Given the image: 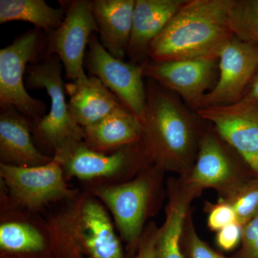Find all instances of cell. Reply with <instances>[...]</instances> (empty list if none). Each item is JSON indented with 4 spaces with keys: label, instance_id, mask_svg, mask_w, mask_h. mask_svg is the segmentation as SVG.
Here are the masks:
<instances>
[{
    "label": "cell",
    "instance_id": "1",
    "mask_svg": "<svg viewBox=\"0 0 258 258\" xmlns=\"http://www.w3.org/2000/svg\"><path fill=\"white\" fill-rule=\"evenodd\" d=\"M141 144L149 164L184 178L198 157L205 122L174 93L148 79Z\"/></svg>",
    "mask_w": 258,
    "mask_h": 258
},
{
    "label": "cell",
    "instance_id": "2",
    "mask_svg": "<svg viewBox=\"0 0 258 258\" xmlns=\"http://www.w3.org/2000/svg\"><path fill=\"white\" fill-rule=\"evenodd\" d=\"M233 0H186L152 42L149 59L166 62L218 59L233 36L229 14Z\"/></svg>",
    "mask_w": 258,
    "mask_h": 258
},
{
    "label": "cell",
    "instance_id": "3",
    "mask_svg": "<svg viewBox=\"0 0 258 258\" xmlns=\"http://www.w3.org/2000/svg\"><path fill=\"white\" fill-rule=\"evenodd\" d=\"M61 235L52 240L57 258H124L121 244L104 209L84 200L60 222Z\"/></svg>",
    "mask_w": 258,
    "mask_h": 258
},
{
    "label": "cell",
    "instance_id": "4",
    "mask_svg": "<svg viewBox=\"0 0 258 258\" xmlns=\"http://www.w3.org/2000/svg\"><path fill=\"white\" fill-rule=\"evenodd\" d=\"M62 67L57 55H47L41 62L28 64L25 79L29 88L45 90L50 97V111L35 123V129L37 137L55 153L76 142H83L85 136L82 127L70 113Z\"/></svg>",
    "mask_w": 258,
    "mask_h": 258
},
{
    "label": "cell",
    "instance_id": "5",
    "mask_svg": "<svg viewBox=\"0 0 258 258\" xmlns=\"http://www.w3.org/2000/svg\"><path fill=\"white\" fill-rule=\"evenodd\" d=\"M247 170L252 171L235 149L205 122L195 165L189 175L181 178L200 195L204 189H212L219 199L226 200L252 179L247 176Z\"/></svg>",
    "mask_w": 258,
    "mask_h": 258
},
{
    "label": "cell",
    "instance_id": "6",
    "mask_svg": "<svg viewBox=\"0 0 258 258\" xmlns=\"http://www.w3.org/2000/svg\"><path fill=\"white\" fill-rule=\"evenodd\" d=\"M45 43L42 31L35 28L19 35L13 43L0 50L1 108L13 107L35 124L45 116L46 105L27 92L24 74L28 63L37 62Z\"/></svg>",
    "mask_w": 258,
    "mask_h": 258
},
{
    "label": "cell",
    "instance_id": "7",
    "mask_svg": "<svg viewBox=\"0 0 258 258\" xmlns=\"http://www.w3.org/2000/svg\"><path fill=\"white\" fill-rule=\"evenodd\" d=\"M164 173L152 165L129 182L97 189V195L113 213L120 235L130 246L138 245L152 204L160 193Z\"/></svg>",
    "mask_w": 258,
    "mask_h": 258
},
{
    "label": "cell",
    "instance_id": "8",
    "mask_svg": "<svg viewBox=\"0 0 258 258\" xmlns=\"http://www.w3.org/2000/svg\"><path fill=\"white\" fill-rule=\"evenodd\" d=\"M93 32H99L91 1L74 0L68 5L60 27L47 35L45 50L55 55L63 66L66 76L72 82L88 79L83 66L85 51Z\"/></svg>",
    "mask_w": 258,
    "mask_h": 258
},
{
    "label": "cell",
    "instance_id": "9",
    "mask_svg": "<svg viewBox=\"0 0 258 258\" xmlns=\"http://www.w3.org/2000/svg\"><path fill=\"white\" fill-rule=\"evenodd\" d=\"M84 64L139 120L143 121L147 108V88L142 66L125 62L111 55L96 35L88 42Z\"/></svg>",
    "mask_w": 258,
    "mask_h": 258
},
{
    "label": "cell",
    "instance_id": "10",
    "mask_svg": "<svg viewBox=\"0 0 258 258\" xmlns=\"http://www.w3.org/2000/svg\"><path fill=\"white\" fill-rule=\"evenodd\" d=\"M217 69V81L199 109L229 106L242 99L258 71V47L233 35L219 53Z\"/></svg>",
    "mask_w": 258,
    "mask_h": 258
},
{
    "label": "cell",
    "instance_id": "11",
    "mask_svg": "<svg viewBox=\"0 0 258 258\" xmlns=\"http://www.w3.org/2000/svg\"><path fill=\"white\" fill-rule=\"evenodd\" d=\"M218 59L202 58L154 62L142 66L144 77L152 80L179 97L196 112L214 86Z\"/></svg>",
    "mask_w": 258,
    "mask_h": 258
},
{
    "label": "cell",
    "instance_id": "12",
    "mask_svg": "<svg viewBox=\"0 0 258 258\" xmlns=\"http://www.w3.org/2000/svg\"><path fill=\"white\" fill-rule=\"evenodd\" d=\"M195 113L213 127L258 176V101L241 100L229 106L200 108Z\"/></svg>",
    "mask_w": 258,
    "mask_h": 258
},
{
    "label": "cell",
    "instance_id": "13",
    "mask_svg": "<svg viewBox=\"0 0 258 258\" xmlns=\"http://www.w3.org/2000/svg\"><path fill=\"white\" fill-rule=\"evenodd\" d=\"M54 159L69 175L81 179L106 177L128 167L140 168L150 164L140 142L106 154L90 149L83 141L55 152Z\"/></svg>",
    "mask_w": 258,
    "mask_h": 258
},
{
    "label": "cell",
    "instance_id": "14",
    "mask_svg": "<svg viewBox=\"0 0 258 258\" xmlns=\"http://www.w3.org/2000/svg\"><path fill=\"white\" fill-rule=\"evenodd\" d=\"M0 175L15 200L28 208H37L71 194L60 164L54 158L48 164L29 167L1 163Z\"/></svg>",
    "mask_w": 258,
    "mask_h": 258
},
{
    "label": "cell",
    "instance_id": "15",
    "mask_svg": "<svg viewBox=\"0 0 258 258\" xmlns=\"http://www.w3.org/2000/svg\"><path fill=\"white\" fill-rule=\"evenodd\" d=\"M186 0H136L127 55L142 66L149 60V49Z\"/></svg>",
    "mask_w": 258,
    "mask_h": 258
},
{
    "label": "cell",
    "instance_id": "16",
    "mask_svg": "<svg viewBox=\"0 0 258 258\" xmlns=\"http://www.w3.org/2000/svg\"><path fill=\"white\" fill-rule=\"evenodd\" d=\"M166 217L159 227L156 244L157 258H185L182 236L191 205L200 194L184 182L180 176L168 179Z\"/></svg>",
    "mask_w": 258,
    "mask_h": 258
},
{
    "label": "cell",
    "instance_id": "17",
    "mask_svg": "<svg viewBox=\"0 0 258 258\" xmlns=\"http://www.w3.org/2000/svg\"><path fill=\"white\" fill-rule=\"evenodd\" d=\"M31 123L13 107L1 108L0 158L3 164L29 167L52 161L53 159L42 154L34 144Z\"/></svg>",
    "mask_w": 258,
    "mask_h": 258
},
{
    "label": "cell",
    "instance_id": "18",
    "mask_svg": "<svg viewBox=\"0 0 258 258\" xmlns=\"http://www.w3.org/2000/svg\"><path fill=\"white\" fill-rule=\"evenodd\" d=\"M136 0H94L92 10L100 42L111 55L123 60L132 30Z\"/></svg>",
    "mask_w": 258,
    "mask_h": 258
},
{
    "label": "cell",
    "instance_id": "19",
    "mask_svg": "<svg viewBox=\"0 0 258 258\" xmlns=\"http://www.w3.org/2000/svg\"><path fill=\"white\" fill-rule=\"evenodd\" d=\"M70 113L83 128L98 123L123 105L96 76L66 84Z\"/></svg>",
    "mask_w": 258,
    "mask_h": 258
},
{
    "label": "cell",
    "instance_id": "20",
    "mask_svg": "<svg viewBox=\"0 0 258 258\" xmlns=\"http://www.w3.org/2000/svg\"><path fill=\"white\" fill-rule=\"evenodd\" d=\"M83 130L86 145L96 152H103L138 143L142 139V123L121 105L98 123Z\"/></svg>",
    "mask_w": 258,
    "mask_h": 258
},
{
    "label": "cell",
    "instance_id": "21",
    "mask_svg": "<svg viewBox=\"0 0 258 258\" xmlns=\"http://www.w3.org/2000/svg\"><path fill=\"white\" fill-rule=\"evenodd\" d=\"M64 8H54L45 0H0V24L23 21L42 32L53 31L66 16Z\"/></svg>",
    "mask_w": 258,
    "mask_h": 258
},
{
    "label": "cell",
    "instance_id": "22",
    "mask_svg": "<svg viewBox=\"0 0 258 258\" xmlns=\"http://www.w3.org/2000/svg\"><path fill=\"white\" fill-rule=\"evenodd\" d=\"M43 236L37 229L22 222L0 226V247L8 253H37L45 249Z\"/></svg>",
    "mask_w": 258,
    "mask_h": 258
},
{
    "label": "cell",
    "instance_id": "23",
    "mask_svg": "<svg viewBox=\"0 0 258 258\" xmlns=\"http://www.w3.org/2000/svg\"><path fill=\"white\" fill-rule=\"evenodd\" d=\"M229 23L234 36L258 47V0H233Z\"/></svg>",
    "mask_w": 258,
    "mask_h": 258
},
{
    "label": "cell",
    "instance_id": "24",
    "mask_svg": "<svg viewBox=\"0 0 258 258\" xmlns=\"http://www.w3.org/2000/svg\"><path fill=\"white\" fill-rule=\"evenodd\" d=\"M225 201L235 210L237 222L243 226L258 212V176L250 179Z\"/></svg>",
    "mask_w": 258,
    "mask_h": 258
},
{
    "label": "cell",
    "instance_id": "25",
    "mask_svg": "<svg viewBox=\"0 0 258 258\" xmlns=\"http://www.w3.org/2000/svg\"><path fill=\"white\" fill-rule=\"evenodd\" d=\"M182 249L185 258H227L210 247L198 235L194 223L192 209L185 222Z\"/></svg>",
    "mask_w": 258,
    "mask_h": 258
},
{
    "label": "cell",
    "instance_id": "26",
    "mask_svg": "<svg viewBox=\"0 0 258 258\" xmlns=\"http://www.w3.org/2000/svg\"><path fill=\"white\" fill-rule=\"evenodd\" d=\"M205 210L208 214L207 223L209 229L213 232H218L226 226L237 222L233 208L222 199H219L216 203L207 202Z\"/></svg>",
    "mask_w": 258,
    "mask_h": 258
},
{
    "label": "cell",
    "instance_id": "27",
    "mask_svg": "<svg viewBox=\"0 0 258 258\" xmlns=\"http://www.w3.org/2000/svg\"><path fill=\"white\" fill-rule=\"evenodd\" d=\"M242 226L240 224H231L217 232V247L224 251L233 250L242 242Z\"/></svg>",
    "mask_w": 258,
    "mask_h": 258
},
{
    "label": "cell",
    "instance_id": "28",
    "mask_svg": "<svg viewBox=\"0 0 258 258\" xmlns=\"http://www.w3.org/2000/svg\"><path fill=\"white\" fill-rule=\"evenodd\" d=\"M159 230L155 224H149L139 240L134 258H157L156 244Z\"/></svg>",
    "mask_w": 258,
    "mask_h": 258
},
{
    "label": "cell",
    "instance_id": "29",
    "mask_svg": "<svg viewBox=\"0 0 258 258\" xmlns=\"http://www.w3.org/2000/svg\"><path fill=\"white\" fill-rule=\"evenodd\" d=\"M258 237V212L247 223L242 226L241 249L248 247Z\"/></svg>",
    "mask_w": 258,
    "mask_h": 258
},
{
    "label": "cell",
    "instance_id": "30",
    "mask_svg": "<svg viewBox=\"0 0 258 258\" xmlns=\"http://www.w3.org/2000/svg\"><path fill=\"white\" fill-rule=\"evenodd\" d=\"M242 100L258 101V71Z\"/></svg>",
    "mask_w": 258,
    "mask_h": 258
}]
</instances>
